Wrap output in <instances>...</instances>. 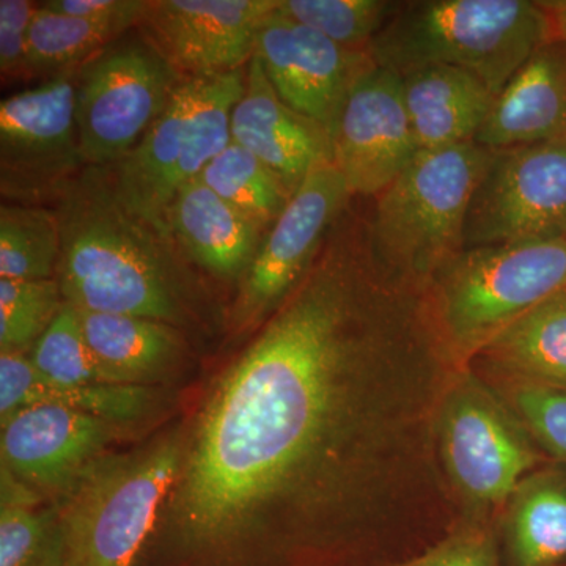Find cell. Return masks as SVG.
Instances as JSON below:
<instances>
[{
	"instance_id": "32",
	"label": "cell",
	"mask_w": 566,
	"mask_h": 566,
	"mask_svg": "<svg viewBox=\"0 0 566 566\" xmlns=\"http://www.w3.org/2000/svg\"><path fill=\"white\" fill-rule=\"evenodd\" d=\"M516 411L528 430L566 464V387L534 385L515 379Z\"/></svg>"
},
{
	"instance_id": "3",
	"label": "cell",
	"mask_w": 566,
	"mask_h": 566,
	"mask_svg": "<svg viewBox=\"0 0 566 566\" xmlns=\"http://www.w3.org/2000/svg\"><path fill=\"white\" fill-rule=\"evenodd\" d=\"M549 40L539 2L411 0L401 2L367 52L398 76L423 66H455L475 74L497 95Z\"/></svg>"
},
{
	"instance_id": "23",
	"label": "cell",
	"mask_w": 566,
	"mask_h": 566,
	"mask_svg": "<svg viewBox=\"0 0 566 566\" xmlns=\"http://www.w3.org/2000/svg\"><path fill=\"white\" fill-rule=\"evenodd\" d=\"M476 356L517 381L566 387V292L549 297L510 324Z\"/></svg>"
},
{
	"instance_id": "31",
	"label": "cell",
	"mask_w": 566,
	"mask_h": 566,
	"mask_svg": "<svg viewBox=\"0 0 566 566\" xmlns=\"http://www.w3.org/2000/svg\"><path fill=\"white\" fill-rule=\"evenodd\" d=\"M65 304L61 283L0 279V352L35 345Z\"/></svg>"
},
{
	"instance_id": "27",
	"label": "cell",
	"mask_w": 566,
	"mask_h": 566,
	"mask_svg": "<svg viewBox=\"0 0 566 566\" xmlns=\"http://www.w3.org/2000/svg\"><path fill=\"white\" fill-rule=\"evenodd\" d=\"M199 178L266 232L281 218L293 196L266 164L233 140L208 164Z\"/></svg>"
},
{
	"instance_id": "12",
	"label": "cell",
	"mask_w": 566,
	"mask_h": 566,
	"mask_svg": "<svg viewBox=\"0 0 566 566\" xmlns=\"http://www.w3.org/2000/svg\"><path fill=\"white\" fill-rule=\"evenodd\" d=\"M353 196L333 163L308 175L264 234L243 279L234 323L248 329L274 314L307 273L334 223Z\"/></svg>"
},
{
	"instance_id": "20",
	"label": "cell",
	"mask_w": 566,
	"mask_h": 566,
	"mask_svg": "<svg viewBox=\"0 0 566 566\" xmlns=\"http://www.w3.org/2000/svg\"><path fill=\"white\" fill-rule=\"evenodd\" d=\"M400 77L417 150L475 142L495 102L485 82L446 65L423 66Z\"/></svg>"
},
{
	"instance_id": "29",
	"label": "cell",
	"mask_w": 566,
	"mask_h": 566,
	"mask_svg": "<svg viewBox=\"0 0 566 566\" xmlns=\"http://www.w3.org/2000/svg\"><path fill=\"white\" fill-rule=\"evenodd\" d=\"M400 6V0H279L277 11L346 50L367 51Z\"/></svg>"
},
{
	"instance_id": "6",
	"label": "cell",
	"mask_w": 566,
	"mask_h": 566,
	"mask_svg": "<svg viewBox=\"0 0 566 566\" xmlns=\"http://www.w3.org/2000/svg\"><path fill=\"white\" fill-rule=\"evenodd\" d=\"M244 82L245 69L185 77L139 145L109 167L115 192L137 218L172 238L170 205L232 142L230 117Z\"/></svg>"
},
{
	"instance_id": "7",
	"label": "cell",
	"mask_w": 566,
	"mask_h": 566,
	"mask_svg": "<svg viewBox=\"0 0 566 566\" xmlns=\"http://www.w3.org/2000/svg\"><path fill=\"white\" fill-rule=\"evenodd\" d=\"M181 468L174 441L88 465L57 512L63 566H137Z\"/></svg>"
},
{
	"instance_id": "16",
	"label": "cell",
	"mask_w": 566,
	"mask_h": 566,
	"mask_svg": "<svg viewBox=\"0 0 566 566\" xmlns=\"http://www.w3.org/2000/svg\"><path fill=\"white\" fill-rule=\"evenodd\" d=\"M442 449L457 485L482 504L504 502L538 461L526 439L475 390L450 401L442 420Z\"/></svg>"
},
{
	"instance_id": "28",
	"label": "cell",
	"mask_w": 566,
	"mask_h": 566,
	"mask_svg": "<svg viewBox=\"0 0 566 566\" xmlns=\"http://www.w3.org/2000/svg\"><path fill=\"white\" fill-rule=\"evenodd\" d=\"M65 545L59 513L36 510L28 486L2 476L0 566H63Z\"/></svg>"
},
{
	"instance_id": "14",
	"label": "cell",
	"mask_w": 566,
	"mask_h": 566,
	"mask_svg": "<svg viewBox=\"0 0 566 566\" xmlns=\"http://www.w3.org/2000/svg\"><path fill=\"white\" fill-rule=\"evenodd\" d=\"M255 55L283 103L329 134L349 85L370 61L367 51L346 50L277 9L260 29Z\"/></svg>"
},
{
	"instance_id": "21",
	"label": "cell",
	"mask_w": 566,
	"mask_h": 566,
	"mask_svg": "<svg viewBox=\"0 0 566 566\" xmlns=\"http://www.w3.org/2000/svg\"><path fill=\"white\" fill-rule=\"evenodd\" d=\"M156 398L155 390L145 386L54 385L24 352H0V420L28 406L51 405L126 424L144 419Z\"/></svg>"
},
{
	"instance_id": "35",
	"label": "cell",
	"mask_w": 566,
	"mask_h": 566,
	"mask_svg": "<svg viewBox=\"0 0 566 566\" xmlns=\"http://www.w3.org/2000/svg\"><path fill=\"white\" fill-rule=\"evenodd\" d=\"M150 0H48L43 6L85 20H144Z\"/></svg>"
},
{
	"instance_id": "33",
	"label": "cell",
	"mask_w": 566,
	"mask_h": 566,
	"mask_svg": "<svg viewBox=\"0 0 566 566\" xmlns=\"http://www.w3.org/2000/svg\"><path fill=\"white\" fill-rule=\"evenodd\" d=\"M35 10L29 0H0V71L3 77L29 74V31Z\"/></svg>"
},
{
	"instance_id": "17",
	"label": "cell",
	"mask_w": 566,
	"mask_h": 566,
	"mask_svg": "<svg viewBox=\"0 0 566 566\" xmlns=\"http://www.w3.org/2000/svg\"><path fill=\"white\" fill-rule=\"evenodd\" d=\"M230 136L266 164L292 193L315 169L333 163L326 126L283 103L255 54L245 66L244 92L230 117Z\"/></svg>"
},
{
	"instance_id": "18",
	"label": "cell",
	"mask_w": 566,
	"mask_h": 566,
	"mask_svg": "<svg viewBox=\"0 0 566 566\" xmlns=\"http://www.w3.org/2000/svg\"><path fill=\"white\" fill-rule=\"evenodd\" d=\"M562 136H566V43L549 40L495 95L475 142L499 150Z\"/></svg>"
},
{
	"instance_id": "36",
	"label": "cell",
	"mask_w": 566,
	"mask_h": 566,
	"mask_svg": "<svg viewBox=\"0 0 566 566\" xmlns=\"http://www.w3.org/2000/svg\"><path fill=\"white\" fill-rule=\"evenodd\" d=\"M549 22L551 40L566 43V0H539Z\"/></svg>"
},
{
	"instance_id": "5",
	"label": "cell",
	"mask_w": 566,
	"mask_h": 566,
	"mask_svg": "<svg viewBox=\"0 0 566 566\" xmlns=\"http://www.w3.org/2000/svg\"><path fill=\"white\" fill-rule=\"evenodd\" d=\"M491 153L476 142L417 153L368 210L371 238L386 263L427 286L463 251L469 205Z\"/></svg>"
},
{
	"instance_id": "30",
	"label": "cell",
	"mask_w": 566,
	"mask_h": 566,
	"mask_svg": "<svg viewBox=\"0 0 566 566\" xmlns=\"http://www.w3.org/2000/svg\"><path fill=\"white\" fill-rule=\"evenodd\" d=\"M31 359L39 374L54 385H109L85 340L80 311L66 301L33 345Z\"/></svg>"
},
{
	"instance_id": "13",
	"label": "cell",
	"mask_w": 566,
	"mask_h": 566,
	"mask_svg": "<svg viewBox=\"0 0 566 566\" xmlns=\"http://www.w3.org/2000/svg\"><path fill=\"white\" fill-rule=\"evenodd\" d=\"M279 0H150L139 28L185 77L249 65L263 22Z\"/></svg>"
},
{
	"instance_id": "26",
	"label": "cell",
	"mask_w": 566,
	"mask_h": 566,
	"mask_svg": "<svg viewBox=\"0 0 566 566\" xmlns=\"http://www.w3.org/2000/svg\"><path fill=\"white\" fill-rule=\"evenodd\" d=\"M62 233L57 212L40 205L0 208V279L50 281L57 275Z\"/></svg>"
},
{
	"instance_id": "8",
	"label": "cell",
	"mask_w": 566,
	"mask_h": 566,
	"mask_svg": "<svg viewBox=\"0 0 566 566\" xmlns=\"http://www.w3.org/2000/svg\"><path fill=\"white\" fill-rule=\"evenodd\" d=\"M182 81L147 36L114 41L76 71L84 167L117 166L144 139Z\"/></svg>"
},
{
	"instance_id": "19",
	"label": "cell",
	"mask_w": 566,
	"mask_h": 566,
	"mask_svg": "<svg viewBox=\"0 0 566 566\" xmlns=\"http://www.w3.org/2000/svg\"><path fill=\"white\" fill-rule=\"evenodd\" d=\"M167 227L181 252L222 279H244L268 233L200 178L177 193Z\"/></svg>"
},
{
	"instance_id": "11",
	"label": "cell",
	"mask_w": 566,
	"mask_h": 566,
	"mask_svg": "<svg viewBox=\"0 0 566 566\" xmlns=\"http://www.w3.org/2000/svg\"><path fill=\"white\" fill-rule=\"evenodd\" d=\"M333 164L356 199H375L416 158L417 145L394 71L368 61L356 74L333 128Z\"/></svg>"
},
{
	"instance_id": "15",
	"label": "cell",
	"mask_w": 566,
	"mask_h": 566,
	"mask_svg": "<svg viewBox=\"0 0 566 566\" xmlns=\"http://www.w3.org/2000/svg\"><path fill=\"white\" fill-rule=\"evenodd\" d=\"M123 434V424L62 406L22 408L2 420V469L25 486L69 490Z\"/></svg>"
},
{
	"instance_id": "10",
	"label": "cell",
	"mask_w": 566,
	"mask_h": 566,
	"mask_svg": "<svg viewBox=\"0 0 566 566\" xmlns=\"http://www.w3.org/2000/svg\"><path fill=\"white\" fill-rule=\"evenodd\" d=\"M76 71L57 74L0 103L3 197L36 205L85 169L76 123Z\"/></svg>"
},
{
	"instance_id": "9",
	"label": "cell",
	"mask_w": 566,
	"mask_h": 566,
	"mask_svg": "<svg viewBox=\"0 0 566 566\" xmlns=\"http://www.w3.org/2000/svg\"><path fill=\"white\" fill-rule=\"evenodd\" d=\"M566 237V136L499 148L476 185L463 249Z\"/></svg>"
},
{
	"instance_id": "4",
	"label": "cell",
	"mask_w": 566,
	"mask_h": 566,
	"mask_svg": "<svg viewBox=\"0 0 566 566\" xmlns=\"http://www.w3.org/2000/svg\"><path fill=\"white\" fill-rule=\"evenodd\" d=\"M424 289L449 353L474 356L536 305L566 292V237L463 249Z\"/></svg>"
},
{
	"instance_id": "24",
	"label": "cell",
	"mask_w": 566,
	"mask_h": 566,
	"mask_svg": "<svg viewBox=\"0 0 566 566\" xmlns=\"http://www.w3.org/2000/svg\"><path fill=\"white\" fill-rule=\"evenodd\" d=\"M134 25H139V21L128 18L85 20L59 13L41 3L33 13L29 31V74L52 77L81 69Z\"/></svg>"
},
{
	"instance_id": "2",
	"label": "cell",
	"mask_w": 566,
	"mask_h": 566,
	"mask_svg": "<svg viewBox=\"0 0 566 566\" xmlns=\"http://www.w3.org/2000/svg\"><path fill=\"white\" fill-rule=\"evenodd\" d=\"M66 303L82 312L181 323V262L174 238L123 205L109 167H85L55 199Z\"/></svg>"
},
{
	"instance_id": "22",
	"label": "cell",
	"mask_w": 566,
	"mask_h": 566,
	"mask_svg": "<svg viewBox=\"0 0 566 566\" xmlns=\"http://www.w3.org/2000/svg\"><path fill=\"white\" fill-rule=\"evenodd\" d=\"M85 340L109 385L145 386L181 353L172 324L140 316L80 311Z\"/></svg>"
},
{
	"instance_id": "34",
	"label": "cell",
	"mask_w": 566,
	"mask_h": 566,
	"mask_svg": "<svg viewBox=\"0 0 566 566\" xmlns=\"http://www.w3.org/2000/svg\"><path fill=\"white\" fill-rule=\"evenodd\" d=\"M400 566H497V557L485 532L465 531Z\"/></svg>"
},
{
	"instance_id": "25",
	"label": "cell",
	"mask_w": 566,
	"mask_h": 566,
	"mask_svg": "<svg viewBox=\"0 0 566 566\" xmlns=\"http://www.w3.org/2000/svg\"><path fill=\"white\" fill-rule=\"evenodd\" d=\"M516 566L566 564V476L547 472L523 483L510 523Z\"/></svg>"
},
{
	"instance_id": "1",
	"label": "cell",
	"mask_w": 566,
	"mask_h": 566,
	"mask_svg": "<svg viewBox=\"0 0 566 566\" xmlns=\"http://www.w3.org/2000/svg\"><path fill=\"white\" fill-rule=\"evenodd\" d=\"M349 202L262 333L223 375L175 485V524L223 549L297 497L352 427L357 386L447 357L423 286L378 252Z\"/></svg>"
}]
</instances>
